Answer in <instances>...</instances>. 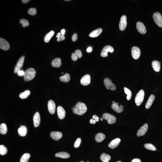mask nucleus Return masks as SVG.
<instances>
[{
  "label": "nucleus",
  "mask_w": 162,
  "mask_h": 162,
  "mask_svg": "<svg viewBox=\"0 0 162 162\" xmlns=\"http://www.w3.org/2000/svg\"><path fill=\"white\" fill-rule=\"evenodd\" d=\"M72 109L74 113L79 115H82L86 112L88 109L86 105L83 103L79 102L72 107Z\"/></svg>",
  "instance_id": "nucleus-1"
},
{
  "label": "nucleus",
  "mask_w": 162,
  "mask_h": 162,
  "mask_svg": "<svg viewBox=\"0 0 162 162\" xmlns=\"http://www.w3.org/2000/svg\"><path fill=\"white\" fill-rule=\"evenodd\" d=\"M36 74V71L34 69L29 68L25 72L24 75V80L26 81H30L35 77Z\"/></svg>",
  "instance_id": "nucleus-2"
},
{
  "label": "nucleus",
  "mask_w": 162,
  "mask_h": 162,
  "mask_svg": "<svg viewBox=\"0 0 162 162\" xmlns=\"http://www.w3.org/2000/svg\"><path fill=\"white\" fill-rule=\"evenodd\" d=\"M144 92L143 90L139 91L137 94L135 99V102L137 106H139L142 104L144 99Z\"/></svg>",
  "instance_id": "nucleus-3"
},
{
  "label": "nucleus",
  "mask_w": 162,
  "mask_h": 162,
  "mask_svg": "<svg viewBox=\"0 0 162 162\" xmlns=\"http://www.w3.org/2000/svg\"><path fill=\"white\" fill-rule=\"evenodd\" d=\"M103 119L107 121V123L109 124H113L115 123L116 121V118L114 115L108 113H104L103 115Z\"/></svg>",
  "instance_id": "nucleus-4"
},
{
  "label": "nucleus",
  "mask_w": 162,
  "mask_h": 162,
  "mask_svg": "<svg viewBox=\"0 0 162 162\" xmlns=\"http://www.w3.org/2000/svg\"><path fill=\"white\" fill-rule=\"evenodd\" d=\"M104 84L107 89H110L111 90H115L116 89V87L115 84L112 82L110 79L108 78H106L104 80Z\"/></svg>",
  "instance_id": "nucleus-5"
},
{
  "label": "nucleus",
  "mask_w": 162,
  "mask_h": 162,
  "mask_svg": "<svg viewBox=\"0 0 162 162\" xmlns=\"http://www.w3.org/2000/svg\"><path fill=\"white\" fill-rule=\"evenodd\" d=\"M153 18L155 23L160 28H162V16L160 13L156 12L154 14Z\"/></svg>",
  "instance_id": "nucleus-6"
},
{
  "label": "nucleus",
  "mask_w": 162,
  "mask_h": 162,
  "mask_svg": "<svg viewBox=\"0 0 162 162\" xmlns=\"http://www.w3.org/2000/svg\"><path fill=\"white\" fill-rule=\"evenodd\" d=\"M114 51V49L110 45L106 46L102 50L101 55L103 58H106L108 56L107 53L108 52L112 53Z\"/></svg>",
  "instance_id": "nucleus-7"
},
{
  "label": "nucleus",
  "mask_w": 162,
  "mask_h": 162,
  "mask_svg": "<svg viewBox=\"0 0 162 162\" xmlns=\"http://www.w3.org/2000/svg\"><path fill=\"white\" fill-rule=\"evenodd\" d=\"M24 58H25V56H23L20 57L15 67L14 70V73H17V72L19 70H20V69L22 67L24 62Z\"/></svg>",
  "instance_id": "nucleus-8"
},
{
  "label": "nucleus",
  "mask_w": 162,
  "mask_h": 162,
  "mask_svg": "<svg viewBox=\"0 0 162 162\" xmlns=\"http://www.w3.org/2000/svg\"><path fill=\"white\" fill-rule=\"evenodd\" d=\"M131 53L133 58L134 59H137L141 55V51L138 47H133L132 48Z\"/></svg>",
  "instance_id": "nucleus-9"
},
{
  "label": "nucleus",
  "mask_w": 162,
  "mask_h": 162,
  "mask_svg": "<svg viewBox=\"0 0 162 162\" xmlns=\"http://www.w3.org/2000/svg\"><path fill=\"white\" fill-rule=\"evenodd\" d=\"M127 25V20L126 15H122L120 19L119 23V27L120 30L122 31L125 30Z\"/></svg>",
  "instance_id": "nucleus-10"
},
{
  "label": "nucleus",
  "mask_w": 162,
  "mask_h": 162,
  "mask_svg": "<svg viewBox=\"0 0 162 162\" xmlns=\"http://www.w3.org/2000/svg\"><path fill=\"white\" fill-rule=\"evenodd\" d=\"M113 104H112L111 108L114 110L116 112L120 113L123 111L124 107L123 105H119V103H116L115 101H113Z\"/></svg>",
  "instance_id": "nucleus-11"
},
{
  "label": "nucleus",
  "mask_w": 162,
  "mask_h": 162,
  "mask_svg": "<svg viewBox=\"0 0 162 162\" xmlns=\"http://www.w3.org/2000/svg\"><path fill=\"white\" fill-rule=\"evenodd\" d=\"M91 82V77L89 74H87L81 78L80 81L82 85L86 86L90 84Z\"/></svg>",
  "instance_id": "nucleus-12"
},
{
  "label": "nucleus",
  "mask_w": 162,
  "mask_h": 162,
  "mask_svg": "<svg viewBox=\"0 0 162 162\" xmlns=\"http://www.w3.org/2000/svg\"><path fill=\"white\" fill-rule=\"evenodd\" d=\"M10 47L9 44L7 41L1 38H0V48L3 50H8Z\"/></svg>",
  "instance_id": "nucleus-13"
},
{
  "label": "nucleus",
  "mask_w": 162,
  "mask_h": 162,
  "mask_svg": "<svg viewBox=\"0 0 162 162\" xmlns=\"http://www.w3.org/2000/svg\"><path fill=\"white\" fill-rule=\"evenodd\" d=\"M148 128L147 124L146 123L141 127L139 129L137 133V136L138 137L144 135L146 133Z\"/></svg>",
  "instance_id": "nucleus-14"
},
{
  "label": "nucleus",
  "mask_w": 162,
  "mask_h": 162,
  "mask_svg": "<svg viewBox=\"0 0 162 162\" xmlns=\"http://www.w3.org/2000/svg\"><path fill=\"white\" fill-rule=\"evenodd\" d=\"M136 28L137 30L140 33L144 34L146 33V28L142 22H138L136 24Z\"/></svg>",
  "instance_id": "nucleus-15"
},
{
  "label": "nucleus",
  "mask_w": 162,
  "mask_h": 162,
  "mask_svg": "<svg viewBox=\"0 0 162 162\" xmlns=\"http://www.w3.org/2000/svg\"><path fill=\"white\" fill-rule=\"evenodd\" d=\"M47 107L49 112L52 114L55 113L56 109V104L52 100L49 101L47 105Z\"/></svg>",
  "instance_id": "nucleus-16"
},
{
  "label": "nucleus",
  "mask_w": 162,
  "mask_h": 162,
  "mask_svg": "<svg viewBox=\"0 0 162 162\" xmlns=\"http://www.w3.org/2000/svg\"><path fill=\"white\" fill-rule=\"evenodd\" d=\"M57 113L59 119H63L66 116V112L63 107L61 106H59L57 108Z\"/></svg>",
  "instance_id": "nucleus-17"
},
{
  "label": "nucleus",
  "mask_w": 162,
  "mask_h": 162,
  "mask_svg": "<svg viewBox=\"0 0 162 162\" xmlns=\"http://www.w3.org/2000/svg\"><path fill=\"white\" fill-rule=\"evenodd\" d=\"M34 126L35 127H37L40 125V117L39 112H36L34 115L33 118Z\"/></svg>",
  "instance_id": "nucleus-18"
},
{
  "label": "nucleus",
  "mask_w": 162,
  "mask_h": 162,
  "mask_svg": "<svg viewBox=\"0 0 162 162\" xmlns=\"http://www.w3.org/2000/svg\"><path fill=\"white\" fill-rule=\"evenodd\" d=\"M50 136L53 139L56 141H58L62 138V134L60 132L53 131L51 132Z\"/></svg>",
  "instance_id": "nucleus-19"
},
{
  "label": "nucleus",
  "mask_w": 162,
  "mask_h": 162,
  "mask_svg": "<svg viewBox=\"0 0 162 162\" xmlns=\"http://www.w3.org/2000/svg\"><path fill=\"white\" fill-rule=\"evenodd\" d=\"M121 141V140L119 138L115 139L111 141L109 144L108 147H109L112 149H114L118 146Z\"/></svg>",
  "instance_id": "nucleus-20"
},
{
  "label": "nucleus",
  "mask_w": 162,
  "mask_h": 162,
  "mask_svg": "<svg viewBox=\"0 0 162 162\" xmlns=\"http://www.w3.org/2000/svg\"><path fill=\"white\" fill-rule=\"evenodd\" d=\"M102 31H103V29L102 28L98 29L91 32L89 34V36L90 37L92 38L97 37L101 33Z\"/></svg>",
  "instance_id": "nucleus-21"
},
{
  "label": "nucleus",
  "mask_w": 162,
  "mask_h": 162,
  "mask_svg": "<svg viewBox=\"0 0 162 162\" xmlns=\"http://www.w3.org/2000/svg\"><path fill=\"white\" fill-rule=\"evenodd\" d=\"M19 134L20 136H25L27 134L28 130L26 126H22L19 128L18 129Z\"/></svg>",
  "instance_id": "nucleus-22"
},
{
  "label": "nucleus",
  "mask_w": 162,
  "mask_h": 162,
  "mask_svg": "<svg viewBox=\"0 0 162 162\" xmlns=\"http://www.w3.org/2000/svg\"><path fill=\"white\" fill-rule=\"evenodd\" d=\"M152 68L155 72H159L161 69L160 62L156 60L152 61Z\"/></svg>",
  "instance_id": "nucleus-23"
},
{
  "label": "nucleus",
  "mask_w": 162,
  "mask_h": 162,
  "mask_svg": "<svg viewBox=\"0 0 162 162\" xmlns=\"http://www.w3.org/2000/svg\"><path fill=\"white\" fill-rule=\"evenodd\" d=\"M155 96L154 95H151L149 97L146 104L145 105V107L147 109H149L151 106L152 103L155 100Z\"/></svg>",
  "instance_id": "nucleus-24"
},
{
  "label": "nucleus",
  "mask_w": 162,
  "mask_h": 162,
  "mask_svg": "<svg viewBox=\"0 0 162 162\" xmlns=\"http://www.w3.org/2000/svg\"><path fill=\"white\" fill-rule=\"evenodd\" d=\"M62 65L61 60L60 58H57L55 59L51 62V65L53 67L59 68Z\"/></svg>",
  "instance_id": "nucleus-25"
},
{
  "label": "nucleus",
  "mask_w": 162,
  "mask_h": 162,
  "mask_svg": "<svg viewBox=\"0 0 162 162\" xmlns=\"http://www.w3.org/2000/svg\"><path fill=\"white\" fill-rule=\"evenodd\" d=\"M105 138V135L103 133H99L96 134L95 139L98 143H100L103 141Z\"/></svg>",
  "instance_id": "nucleus-26"
},
{
  "label": "nucleus",
  "mask_w": 162,
  "mask_h": 162,
  "mask_svg": "<svg viewBox=\"0 0 162 162\" xmlns=\"http://www.w3.org/2000/svg\"><path fill=\"white\" fill-rule=\"evenodd\" d=\"M56 157L62 158V159H68L70 157V155L66 152H60L56 153L55 155Z\"/></svg>",
  "instance_id": "nucleus-27"
},
{
  "label": "nucleus",
  "mask_w": 162,
  "mask_h": 162,
  "mask_svg": "<svg viewBox=\"0 0 162 162\" xmlns=\"http://www.w3.org/2000/svg\"><path fill=\"white\" fill-rule=\"evenodd\" d=\"M71 77L68 73L65 74L64 75L61 76L59 77V79L61 81L64 83L68 82L70 81Z\"/></svg>",
  "instance_id": "nucleus-28"
},
{
  "label": "nucleus",
  "mask_w": 162,
  "mask_h": 162,
  "mask_svg": "<svg viewBox=\"0 0 162 162\" xmlns=\"http://www.w3.org/2000/svg\"><path fill=\"white\" fill-rule=\"evenodd\" d=\"M111 158V156L105 153H102L100 157L101 160L103 162H109Z\"/></svg>",
  "instance_id": "nucleus-29"
},
{
  "label": "nucleus",
  "mask_w": 162,
  "mask_h": 162,
  "mask_svg": "<svg viewBox=\"0 0 162 162\" xmlns=\"http://www.w3.org/2000/svg\"><path fill=\"white\" fill-rule=\"evenodd\" d=\"M54 32L53 31H51L46 34L44 38V41L46 43H48L52 37L54 36Z\"/></svg>",
  "instance_id": "nucleus-30"
},
{
  "label": "nucleus",
  "mask_w": 162,
  "mask_h": 162,
  "mask_svg": "<svg viewBox=\"0 0 162 162\" xmlns=\"http://www.w3.org/2000/svg\"><path fill=\"white\" fill-rule=\"evenodd\" d=\"M7 127L6 124L5 123L1 124L0 125V133L1 134H5L7 132Z\"/></svg>",
  "instance_id": "nucleus-31"
},
{
  "label": "nucleus",
  "mask_w": 162,
  "mask_h": 162,
  "mask_svg": "<svg viewBox=\"0 0 162 162\" xmlns=\"http://www.w3.org/2000/svg\"><path fill=\"white\" fill-rule=\"evenodd\" d=\"M30 157V155L28 153L24 154L20 159V162H28Z\"/></svg>",
  "instance_id": "nucleus-32"
},
{
  "label": "nucleus",
  "mask_w": 162,
  "mask_h": 162,
  "mask_svg": "<svg viewBox=\"0 0 162 162\" xmlns=\"http://www.w3.org/2000/svg\"><path fill=\"white\" fill-rule=\"evenodd\" d=\"M30 94V91L27 90L24 92L20 93L19 95V97L21 99H25L28 98Z\"/></svg>",
  "instance_id": "nucleus-33"
},
{
  "label": "nucleus",
  "mask_w": 162,
  "mask_h": 162,
  "mask_svg": "<svg viewBox=\"0 0 162 162\" xmlns=\"http://www.w3.org/2000/svg\"><path fill=\"white\" fill-rule=\"evenodd\" d=\"M144 147L146 149L149 150L155 151L156 150V148L154 146L151 144H144Z\"/></svg>",
  "instance_id": "nucleus-34"
},
{
  "label": "nucleus",
  "mask_w": 162,
  "mask_h": 162,
  "mask_svg": "<svg viewBox=\"0 0 162 162\" xmlns=\"http://www.w3.org/2000/svg\"><path fill=\"white\" fill-rule=\"evenodd\" d=\"M124 91L125 93L127 95L126 99L128 100H129L131 99L132 96V93L130 90L128 88L125 87L124 88Z\"/></svg>",
  "instance_id": "nucleus-35"
},
{
  "label": "nucleus",
  "mask_w": 162,
  "mask_h": 162,
  "mask_svg": "<svg viewBox=\"0 0 162 162\" xmlns=\"http://www.w3.org/2000/svg\"><path fill=\"white\" fill-rule=\"evenodd\" d=\"M7 152V149L4 145H1L0 146V154L1 155H4L6 154Z\"/></svg>",
  "instance_id": "nucleus-36"
},
{
  "label": "nucleus",
  "mask_w": 162,
  "mask_h": 162,
  "mask_svg": "<svg viewBox=\"0 0 162 162\" xmlns=\"http://www.w3.org/2000/svg\"><path fill=\"white\" fill-rule=\"evenodd\" d=\"M20 22L22 25L23 27H28L29 25V23L28 20L25 19H22L20 20Z\"/></svg>",
  "instance_id": "nucleus-37"
},
{
  "label": "nucleus",
  "mask_w": 162,
  "mask_h": 162,
  "mask_svg": "<svg viewBox=\"0 0 162 162\" xmlns=\"http://www.w3.org/2000/svg\"><path fill=\"white\" fill-rule=\"evenodd\" d=\"M56 37L58 38L57 39V41L59 42L65 40V37L64 36V35H61V33L60 32H58L56 36Z\"/></svg>",
  "instance_id": "nucleus-38"
},
{
  "label": "nucleus",
  "mask_w": 162,
  "mask_h": 162,
  "mask_svg": "<svg viewBox=\"0 0 162 162\" xmlns=\"http://www.w3.org/2000/svg\"><path fill=\"white\" fill-rule=\"evenodd\" d=\"M37 13L36 9L35 8H31L29 9L28 13L31 15H36Z\"/></svg>",
  "instance_id": "nucleus-39"
},
{
  "label": "nucleus",
  "mask_w": 162,
  "mask_h": 162,
  "mask_svg": "<svg viewBox=\"0 0 162 162\" xmlns=\"http://www.w3.org/2000/svg\"><path fill=\"white\" fill-rule=\"evenodd\" d=\"M81 139L80 138H78L77 139V140L75 142L74 144V147L75 148H77L79 147L80 144H81Z\"/></svg>",
  "instance_id": "nucleus-40"
},
{
  "label": "nucleus",
  "mask_w": 162,
  "mask_h": 162,
  "mask_svg": "<svg viewBox=\"0 0 162 162\" xmlns=\"http://www.w3.org/2000/svg\"><path fill=\"white\" fill-rule=\"evenodd\" d=\"M75 53L78 58H81L82 56V53L81 50H76L75 51Z\"/></svg>",
  "instance_id": "nucleus-41"
},
{
  "label": "nucleus",
  "mask_w": 162,
  "mask_h": 162,
  "mask_svg": "<svg viewBox=\"0 0 162 162\" xmlns=\"http://www.w3.org/2000/svg\"><path fill=\"white\" fill-rule=\"evenodd\" d=\"M72 59L74 61H76L78 59V57L75 53H73L71 55Z\"/></svg>",
  "instance_id": "nucleus-42"
},
{
  "label": "nucleus",
  "mask_w": 162,
  "mask_h": 162,
  "mask_svg": "<svg viewBox=\"0 0 162 162\" xmlns=\"http://www.w3.org/2000/svg\"><path fill=\"white\" fill-rule=\"evenodd\" d=\"M77 39V33L74 34L72 37V40L73 42H75Z\"/></svg>",
  "instance_id": "nucleus-43"
},
{
  "label": "nucleus",
  "mask_w": 162,
  "mask_h": 162,
  "mask_svg": "<svg viewBox=\"0 0 162 162\" xmlns=\"http://www.w3.org/2000/svg\"><path fill=\"white\" fill-rule=\"evenodd\" d=\"M17 74H18V75L19 76H24L25 73V72H24L23 70H19L17 72Z\"/></svg>",
  "instance_id": "nucleus-44"
},
{
  "label": "nucleus",
  "mask_w": 162,
  "mask_h": 162,
  "mask_svg": "<svg viewBox=\"0 0 162 162\" xmlns=\"http://www.w3.org/2000/svg\"><path fill=\"white\" fill-rule=\"evenodd\" d=\"M95 120L96 122H98L99 121V118L96 115H94L92 117Z\"/></svg>",
  "instance_id": "nucleus-45"
},
{
  "label": "nucleus",
  "mask_w": 162,
  "mask_h": 162,
  "mask_svg": "<svg viewBox=\"0 0 162 162\" xmlns=\"http://www.w3.org/2000/svg\"><path fill=\"white\" fill-rule=\"evenodd\" d=\"M131 162H141V161L140 159L137 158L133 159Z\"/></svg>",
  "instance_id": "nucleus-46"
},
{
  "label": "nucleus",
  "mask_w": 162,
  "mask_h": 162,
  "mask_svg": "<svg viewBox=\"0 0 162 162\" xmlns=\"http://www.w3.org/2000/svg\"><path fill=\"white\" fill-rule=\"evenodd\" d=\"M96 121L93 119H91L90 120V123L91 124H95L96 123Z\"/></svg>",
  "instance_id": "nucleus-47"
},
{
  "label": "nucleus",
  "mask_w": 162,
  "mask_h": 162,
  "mask_svg": "<svg viewBox=\"0 0 162 162\" xmlns=\"http://www.w3.org/2000/svg\"><path fill=\"white\" fill-rule=\"evenodd\" d=\"M87 51L88 53H90L92 51V48L91 47H89L87 48Z\"/></svg>",
  "instance_id": "nucleus-48"
},
{
  "label": "nucleus",
  "mask_w": 162,
  "mask_h": 162,
  "mask_svg": "<svg viewBox=\"0 0 162 162\" xmlns=\"http://www.w3.org/2000/svg\"><path fill=\"white\" fill-rule=\"evenodd\" d=\"M61 34L62 35H64L65 34V30L64 29H62L61 30Z\"/></svg>",
  "instance_id": "nucleus-49"
},
{
  "label": "nucleus",
  "mask_w": 162,
  "mask_h": 162,
  "mask_svg": "<svg viewBox=\"0 0 162 162\" xmlns=\"http://www.w3.org/2000/svg\"><path fill=\"white\" fill-rule=\"evenodd\" d=\"M30 1L29 0H22L21 1L23 3H26Z\"/></svg>",
  "instance_id": "nucleus-50"
},
{
  "label": "nucleus",
  "mask_w": 162,
  "mask_h": 162,
  "mask_svg": "<svg viewBox=\"0 0 162 162\" xmlns=\"http://www.w3.org/2000/svg\"><path fill=\"white\" fill-rule=\"evenodd\" d=\"M101 121H103V118H101Z\"/></svg>",
  "instance_id": "nucleus-51"
},
{
  "label": "nucleus",
  "mask_w": 162,
  "mask_h": 162,
  "mask_svg": "<svg viewBox=\"0 0 162 162\" xmlns=\"http://www.w3.org/2000/svg\"><path fill=\"white\" fill-rule=\"evenodd\" d=\"M66 1H71V0H65Z\"/></svg>",
  "instance_id": "nucleus-52"
},
{
  "label": "nucleus",
  "mask_w": 162,
  "mask_h": 162,
  "mask_svg": "<svg viewBox=\"0 0 162 162\" xmlns=\"http://www.w3.org/2000/svg\"><path fill=\"white\" fill-rule=\"evenodd\" d=\"M84 162V161H80V162Z\"/></svg>",
  "instance_id": "nucleus-53"
},
{
  "label": "nucleus",
  "mask_w": 162,
  "mask_h": 162,
  "mask_svg": "<svg viewBox=\"0 0 162 162\" xmlns=\"http://www.w3.org/2000/svg\"><path fill=\"white\" fill-rule=\"evenodd\" d=\"M117 162H121L120 161H119Z\"/></svg>",
  "instance_id": "nucleus-54"
},
{
  "label": "nucleus",
  "mask_w": 162,
  "mask_h": 162,
  "mask_svg": "<svg viewBox=\"0 0 162 162\" xmlns=\"http://www.w3.org/2000/svg\"><path fill=\"white\" fill-rule=\"evenodd\" d=\"M63 73H62V74H63Z\"/></svg>",
  "instance_id": "nucleus-55"
}]
</instances>
